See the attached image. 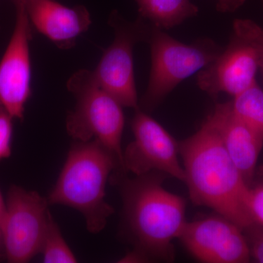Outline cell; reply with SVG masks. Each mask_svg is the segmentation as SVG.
<instances>
[{
    "mask_svg": "<svg viewBox=\"0 0 263 263\" xmlns=\"http://www.w3.org/2000/svg\"><path fill=\"white\" fill-rule=\"evenodd\" d=\"M184 183L194 204L210 208L245 231L253 224L247 209L248 186L226 150L210 115L179 143Z\"/></svg>",
    "mask_w": 263,
    "mask_h": 263,
    "instance_id": "6da1fadb",
    "label": "cell"
},
{
    "mask_svg": "<svg viewBox=\"0 0 263 263\" xmlns=\"http://www.w3.org/2000/svg\"><path fill=\"white\" fill-rule=\"evenodd\" d=\"M120 184L123 227L134 251L146 261L174 260L173 241L179 238L185 223L186 201L162 186V173L114 179Z\"/></svg>",
    "mask_w": 263,
    "mask_h": 263,
    "instance_id": "7a4b0ae2",
    "label": "cell"
},
{
    "mask_svg": "<svg viewBox=\"0 0 263 263\" xmlns=\"http://www.w3.org/2000/svg\"><path fill=\"white\" fill-rule=\"evenodd\" d=\"M117 170V160L98 141H76L48 195V204L79 211L88 231L100 233L114 213L113 207L105 200V188L110 175Z\"/></svg>",
    "mask_w": 263,
    "mask_h": 263,
    "instance_id": "3957f363",
    "label": "cell"
},
{
    "mask_svg": "<svg viewBox=\"0 0 263 263\" xmlns=\"http://www.w3.org/2000/svg\"><path fill=\"white\" fill-rule=\"evenodd\" d=\"M67 88L76 100L74 110L67 116V133L76 141L96 140L117 160L118 174H126L123 162L122 138L124 127L122 105L99 85L92 71L73 74Z\"/></svg>",
    "mask_w": 263,
    "mask_h": 263,
    "instance_id": "277c9868",
    "label": "cell"
},
{
    "mask_svg": "<svg viewBox=\"0 0 263 263\" xmlns=\"http://www.w3.org/2000/svg\"><path fill=\"white\" fill-rule=\"evenodd\" d=\"M146 41L150 44L152 67L139 105L145 112L158 106L180 83L209 65L223 49L209 38L185 44L152 25Z\"/></svg>",
    "mask_w": 263,
    "mask_h": 263,
    "instance_id": "5b68a950",
    "label": "cell"
},
{
    "mask_svg": "<svg viewBox=\"0 0 263 263\" xmlns=\"http://www.w3.org/2000/svg\"><path fill=\"white\" fill-rule=\"evenodd\" d=\"M263 55V27L249 19L233 23L229 43L215 60L199 71V87L209 96L234 97L253 84Z\"/></svg>",
    "mask_w": 263,
    "mask_h": 263,
    "instance_id": "8992f818",
    "label": "cell"
},
{
    "mask_svg": "<svg viewBox=\"0 0 263 263\" xmlns=\"http://www.w3.org/2000/svg\"><path fill=\"white\" fill-rule=\"evenodd\" d=\"M47 198L35 191L13 185L8 190L1 228L5 259L8 262H29L41 253L51 214Z\"/></svg>",
    "mask_w": 263,
    "mask_h": 263,
    "instance_id": "52a82bcc",
    "label": "cell"
},
{
    "mask_svg": "<svg viewBox=\"0 0 263 263\" xmlns=\"http://www.w3.org/2000/svg\"><path fill=\"white\" fill-rule=\"evenodd\" d=\"M115 39L105 52L93 74L99 85L123 107L139 108L135 81L133 48L138 41H146L151 26L143 19L126 22L117 12L110 15Z\"/></svg>",
    "mask_w": 263,
    "mask_h": 263,
    "instance_id": "ba28073f",
    "label": "cell"
},
{
    "mask_svg": "<svg viewBox=\"0 0 263 263\" xmlns=\"http://www.w3.org/2000/svg\"><path fill=\"white\" fill-rule=\"evenodd\" d=\"M132 120L134 140L123 152L126 172L136 176L162 173L184 182V169L179 160V143L153 118L141 108L135 109Z\"/></svg>",
    "mask_w": 263,
    "mask_h": 263,
    "instance_id": "9c48e42d",
    "label": "cell"
},
{
    "mask_svg": "<svg viewBox=\"0 0 263 263\" xmlns=\"http://www.w3.org/2000/svg\"><path fill=\"white\" fill-rule=\"evenodd\" d=\"M179 238L202 262L246 263L252 259L243 230L219 214L186 221Z\"/></svg>",
    "mask_w": 263,
    "mask_h": 263,
    "instance_id": "30bf717a",
    "label": "cell"
},
{
    "mask_svg": "<svg viewBox=\"0 0 263 263\" xmlns=\"http://www.w3.org/2000/svg\"><path fill=\"white\" fill-rule=\"evenodd\" d=\"M15 5L14 30L0 61V103L13 119L22 121L31 95L29 42L32 28L26 4Z\"/></svg>",
    "mask_w": 263,
    "mask_h": 263,
    "instance_id": "8fae6325",
    "label": "cell"
},
{
    "mask_svg": "<svg viewBox=\"0 0 263 263\" xmlns=\"http://www.w3.org/2000/svg\"><path fill=\"white\" fill-rule=\"evenodd\" d=\"M26 8L38 32L62 49L72 47L91 23L89 12L83 5L70 8L56 0H29Z\"/></svg>",
    "mask_w": 263,
    "mask_h": 263,
    "instance_id": "7c38bea8",
    "label": "cell"
},
{
    "mask_svg": "<svg viewBox=\"0 0 263 263\" xmlns=\"http://www.w3.org/2000/svg\"><path fill=\"white\" fill-rule=\"evenodd\" d=\"M210 116L226 150L248 186L257 167L263 140L235 117L230 101L218 104Z\"/></svg>",
    "mask_w": 263,
    "mask_h": 263,
    "instance_id": "4fadbf2b",
    "label": "cell"
},
{
    "mask_svg": "<svg viewBox=\"0 0 263 263\" xmlns=\"http://www.w3.org/2000/svg\"><path fill=\"white\" fill-rule=\"evenodd\" d=\"M141 19L154 27L168 29L196 16L198 7L190 0H136Z\"/></svg>",
    "mask_w": 263,
    "mask_h": 263,
    "instance_id": "5bb4252c",
    "label": "cell"
},
{
    "mask_svg": "<svg viewBox=\"0 0 263 263\" xmlns=\"http://www.w3.org/2000/svg\"><path fill=\"white\" fill-rule=\"evenodd\" d=\"M230 102L235 117L263 140V89L257 81Z\"/></svg>",
    "mask_w": 263,
    "mask_h": 263,
    "instance_id": "9a60e30c",
    "label": "cell"
},
{
    "mask_svg": "<svg viewBox=\"0 0 263 263\" xmlns=\"http://www.w3.org/2000/svg\"><path fill=\"white\" fill-rule=\"evenodd\" d=\"M41 253L43 254V262L74 263L77 259L66 243L60 228L52 216L48 220L47 228L43 238Z\"/></svg>",
    "mask_w": 263,
    "mask_h": 263,
    "instance_id": "2e32d148",
    "label": "cell"
},
{
    "mask_svg": "<svg viewBox=\"0 0 263 263\" xmlns=\"http://www.w3.org/2000/svg\"><path fill=\"white\" fill-rule=\"evenodd\" d=\"M247 205L253 224L263 227V164L257 167L249 183Z\"/></svg>",
    "mask_w": 263,
    "mask_h": 263,
    "instance_id": "e0dca14e",
    "label": "cell"
},
{
    "mask_svg": "<svg viewBox=\"0 0 263 263\" xmlns=\"http://www.w3.org/2000/svg\"><path fill=\"white\" fill-rule=\"evenodd\" d=\"M13 119L0 103V162L11 155Z\"/></svg>",
    "mask_w": 263,
    "mask_h": 263,
    "instance_id": "ac0fdd59",
    "label": "cell"
},
{
    "mask_svg": "<svg viewBox=\"0 0 263 263\" xmlns=\"http://www.w3.org/2000/svg\"><path fill=\"white\" fill-rule=\"evenodd\" d=\"M243 232L248 240L251 258L263 263V227L253 224Z\"/></svg>",
    "mask_w": 263,
    "mask_h": 263,
    "instance_id": "d6986e66",
    "label": "cell"
},
{
    "mask_svg": "<svg viewBox=\"0 0 263 263\" xmlns=\"http://www.w3.org/2000/svg\"><path fill=\"white\" fill-rule=\"evenodd\" d=\"M247 0H216V10L221 13H233L240 8Z\"/></svg>",
    "mask_w": 263,
    "mask_h": 263,
    "instance_id": "ffe728a7",
    "label": "cell"
},
{
    "mask_svg": "<svg viewBox=\"0 0 263 263\" xmlns=\"http://www.w3.org/2000/svg\"><path fill=\"white\" fill-rule=\"evenodd\" d=\"M5 211H6V200H5L1 190H0V226H1L2 221L4 218Z\"/></svg>",
    "mask_w": 263,
    "mask_h": 263,
    "instance_id": "44dd1931",
    "label": "cell"
},
{
    "mask_svg": "<svg viewBox=\"0 0 263 263\" xmlns=\"http://www.w3.org/2000/svg\"><path fill=\"white\" fill-rule=\"evenodd\" d=\"M2 257H5V258L3 233H2L1 228H0V259H1Z\"/></svg>",
    "mask_w": 263,
    "mask_h": 263,
    "instance_id": "7402d4cb",
    "label": "cell"
},
{
    "mask_svg": "<svg viewBox=\"0 0 263 263\" xmlns=\"http://www.w3.org/2000/svg\"><path fill=\"white\" fill-rule=\"evenodd\" d=\"M259 70L261 71V74H262V82H263V55L262 57V60H261L260 67H259Z\"/></svg>",
    "mask_w": 263,
    "mask_h": 263,
    "instance_id": "603a6c76",
    "label": "cell"
},
{
    "mask_svg": "<svg viewBox=\"0 0 263 263\" xmlns=\"http://www.w3.org/2000/svg\"><path fill=\"white\" fill-rule=\"evenodd\" d=\"M29 1V0H13V2H14L15 3H24V4H27V3H28Z\"/></svg>",
    "mask_w": 263,
    "mask_h": 263,
    "instance_id": "cb8c5ba5",
    "label": "cell"
},
{
    "mask_svg": "<svg viewBox=\"0 0 263 263\" xmlns=\"http://www.w3.org/2000/svg\"><path fill=\"white\" fill-rule=\"evenodd\" d=\"M262 4H263V0H262Z\"/></svg>",
    "mask_w": 263,
    "mask_h": 263,
    "instance_id": "d4e9b609",
    "label": "cell"
}]
</instances>
